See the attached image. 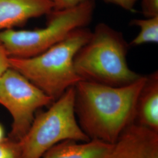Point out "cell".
<instances>
[{"label": "cell", "mask_w": 158, "mask_h": 158, "mask_svg": "<svg viewBox=\"0 0 158 158\" xmlns=\"http://www.w3.org/2000/svg\"><path fill=\"white\" fill-rule=\"evenodd\" d=\"M142 76L123 86L81 80L74 86V108L81 130L90 139L114 144L135 121L136 103L146 80Z\"/></svg>", "instance_id": "cell-1"}, {"label": "cell", "mask_w": 158, "mask_h": 158, "mask_svg": "<svg viewBox=\"0 0 158 158\" xmlns=\"http://www.w3.org/2000/svg\"><path fill=\"white\" fill-rule=\"evenodd\" d=\"M85 27L76 29L63 40L37 56L10 58V68L17 70L55 101L81 79L74 66V59L90 37Z\"/></svg>", "instance_id": "cell-2"}, {"label": "cell", "mask_w": 158, "mask_h": 158, "mask_svg": "<svg viewBox=\"0 0 158 158\" xmlns=\"http://www.w3.org/2000/svg\"><path fill=\"white\" fill-rule=\"evenodd\" d=\"M129 46L121 32L100 23L74 57L75 70L81 80L116 87L131 84L142 75L128 64Z\"/></svg>", "instance_id": "cell-3"}, {"label": "cell", "mask_w": 158, "mask_h": 158, "mask_svg": "<svg viewBox=\"0 0 158 158\" xmlns=\"http://www.w3.org/2000/svg\"><path fill=\"white\" fill-rule=\"evenodd\" d=\"M94 9L93 0L62 10H53L48 23L34 30L6 29L0 32V42L10 57L29 58L37 56L63 40L74 30L90 23Z\"/></svg>", "instance_id": "cell-4"}, {"label": "cell", "mask_w": 158, "mask_h": 158, "mask_svg": "<svg viewBox=\"0 0 158 158\" xmlns=\"http://www.w3.org/2000/svg\"><path fill=\"white\" fill-rule=\"evenodd\" d=\"M74 86L68 89L48 109L35 115L26 134L19 141L22 158H42L51 148L68 140H90L81 130L74 108Z\"/></svg>", "instance_id": "cell-5"}, {"label": "cell", "mask_w": 158, "mask_h": 158, "mask_svg": "<svg viewBox=\"0 0 158 158\" xmlns=\"http://www.w3.org/2000/svg\"><path fill=\"white\" fill-rule=\"evenodd\" d=\"M54 102L17 70L10 68L0 78V105L11 115L10 138L19 141L34 121L36 111Z\"/></svg>", "instance_id": "cell-6"}, {"label": "cell", "mask_w": 158, "mask_h": 158, "mask_svg": "<svg viewBox=\"0 0 158 158\" xmlns=\"http://www.w3.org/2000/svg\"><path fill=\"white\" fill-rule=\"evenodd\" d=\"M110 158H158V132L132 123L113 144Z\"/></svg>", "instance_id": "cell-7"}, {"label": "cell", "mask_w": 158, "mask_h": 158, "mask_svg": "<svg viewBox=\"0 0 158 158\" xmlns=\"http://www.w3.org/2000/svg\"><path fill=\"white\" fill-rule=\"evenodd\" d=\"M53 8V0H0V32L49 15Z\"/></svg>", "instance_id": "cell-8"}, {"label": "cell", "mask_w": 158, "mask_h": 158, "mask_svg": "<svg viewBox=\"0 0 158 158\" xmlns=\"http://www.w3.org/2000/svg\"><path fill=\"white\" fill-rule=\"evenodd\" d=\"M136 124L158 132V73L147 76L136 103Z\"/></svg>", "instance_id": "cell-9"}, {"label": "cell", "mask_w": 158, "mask_h": 158, "mask_svg": "<svg viewBox=\"0 0 158 158\" xmlns=\"http://www.w3.org/2000/svg\"><path fill=\"white\" fill-rule=\"evenodd\" d=\"M113 148V144L96 139L68 140L51 148L42 158H110Z\"/></svg>", "instance_id": "cell-10"}, {"label": "cell", "mask_w": 158, "mask_h": 158, "mask_svg": "<svg viewBox=\"0 0 158 158\" xmlns=\"http://www.w3.org/2000/svg\"><path fill=\"white\" fill-rule=\"evenodd\" d=\"M131 24L139 28V32L130 42V46H136L146 44H158V16L135 19L131 21Z\"/></svg>", "instance_id": "cell-11"}, {"label": "cell", "mask_w": 158, "mask_h": 158, "mask_svg": "<svg viewBox=\"0 0 158 158\" xmlns=\"http://www.w3.org/2000/svg\"><path fill=\"white\" fill-rule=\"evenodd\" d=\"M0 158H22L19 141L6 138L0 142Z\"/></svg>", "instance_id": "cell-12"}, {"label": "cell", "mask_w": 158, "mask_h": 158, "mask_svg": "<svg viewBox=\"0 0 158 158\" xmlns=\"http://www.w3.org/2000/svg\"><path fill=\"white\" fill-rule=\"evenodd\" d=\"M142 12L147 18L158 16V0H142Z\"/></svg>", "instance_id": "cell-13"}, {"label": "cell", "mask_w": 158, "mask_h": 158, "mask_svg": "<svg viewBox=\"0 0 158 158\" xmlns=\"http://www.w3.org/2000/svg\"><path fill=\"white\" fill-rule=\"evenodd\" d=\"M10 58L4 46L0 42V78L6 71L10 68Z\"/></svg>", "instance_id": "cell-14"}, {"label": "cell", "mask_w": 158, "mask_h": 158, "mask_svg": "<svg viewBox=\"0 0 158 158\" xmlns=\"http://www.w3.org/2000/svg\"><path fill=\"white\" fill-rule=\"evenodd\" d=\"M53 10H62L77 6L87 0H53Z\"/></svg>", "instance_id": "cell-15"}, {"label": "cell", "mask_w": 158, "mask_h": 158, "mask_svg": "<svg viewBox=\"0 0 158 158\" xmlns=\"http://www.w3.org/2000/svg\"><path fill=\"white\" fill-rule=\"evenodd\" d=\"M124 9L127 11H133L137 0H103Z\"/></svg>", "instance_id": "cell-16"}, {"label": "cell", "mask_w": 158, "mask_h": 158, "mask_svg": "<svg viewBox=\"0 0 158 158\" xmlns=\"http://www.w3.org/2000/svg\"><path fill=\"white\" fill-rule=\"evenodd\" d=\"M6 139L5 138V132L2 126L0 124V142L3 141Z\"/></svg>", "instance_id": "cell-17"}]
</instances>
